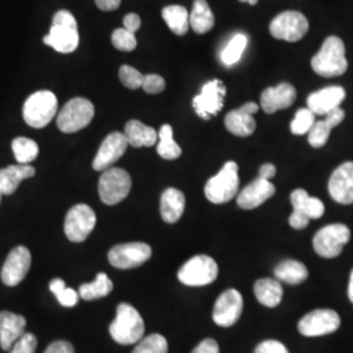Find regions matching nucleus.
<instances>
[{"instance_id": "nucleus-1", "label": "nucleus", "mask_w": 353, "mask_h": 353, "mask_svg": "<svg viewBox=\"0 0 353 353\" xmlns=\"http://www.w3.org/2000/svg\"><path fill=\"white\" fill-rule=\"evenodd\" d=\"M310 63L316 75L323 77L344 75L348 70L344 42L336 36L326 38L319 51L312 58Z\"/></svg>"}, {"instance_id": "nucleus-2", "label": "nucleus", "mask_w": 353, "mask_h": 353, "mask_svg": "<svg viewBox=\"0 0 353 353\" xmlns=\"http://www.w3.org/2000/svg\"><path fill=\"white\" fill-rule=\"evenodd\" d=\"M109 332L118 344L130 345L139 343L144 335L143 318L130 303H119L117 307V316L109 327Z\"/></svg>"}, {"instance_id": "nucleus-3", "label": "nucleus", "mask_w": 353, "mask_h": 353, "mask_svg": "<svg viewBox=\"0 0 353 353\" xmlns=\"http://www.w3.org/2000/svg\"><path fill=\"white\" fill-rule=\"evenodd\" d=\"M43 42L62 54L75 51L79 46V32L74 14L64 10L55 13L50 33L43 38Z\"/></svg>"}, {"instance_id": "nucleus-4", "label": "nucleus", "mask_w": 353, "mask_h": 353, "mask_svg": "<svg viewBox=\"0 0 353 353\" xmlns=\"http://www.w3.org/2000/svg\"><path fill=\"white\" fill-rule=\"evenodd\" d=\"M239 188V165L234 161H228L223 169L205 183L204 194L210 202L224 204L230 202L237 195Z\"/></svg>"}, {"instance_id": "nucleus-5", "label": "nucleus", "mask_w": 353, "mask_h": 353, "mask_svg": "<svg viewBox=\"0 0 353 353\" xmlns=\"http://www.w3.org/2000/svg\"><path fill=\"white\" fill-rule=\"evenodd\" d=\"M58 112V99L50 90H39L28 97L23 115L33 128H43L50 123Z\"/></svg>"}, {"instance_id": "nucleus-6", "label": "nucleus", "mask_w": 353, "mask_h": 353, "mask_svg": "<svg viewBox=\"0 0 353 353\" xmlns=\"http://www.w3.org/2000/svg\"><path fill=\"white\" fill-rule=\"evenodd\" d=\"M94 117L93 103L83 99L76 97L67 102L58 114L57 125L64 134H74L88 126Z\"/></svg>"}, {"instance_id": "nucleus-7", "label": "nucleus", "mask_w": 353, "mask_h": 353, "mask_svg": "<svg viewBox=\"0 0 353 353\" xmlns=\"http://www.w3.org/2000/svg\"><path fill=\"white\" fill-rule=\"evenodd\" d=\"M219 275V267L211 256L196 255L189 259L178 271V279L189 287H204L214 283Z\"/></svg>"}, {"instance_id": "nucleus-8", "label": "nucleus", "mask_w": 353, "mask_h": 353, "mask_svg": "<svg viewBox=\"0 0 353 353\" xmlns=\"http://www.w3.org/2000/svg\"><path fill=\"white\" fill-rule=\"evenodd\" d=\"M293 212L290 216V225L301 230L307 227L310 220H316L325 214V204L314 196H310L303 189L294 190L290 194Z\"/></svg>"}, {"instance_id": "nucleus-9", "label": "nucleus", "mask_w": 353, "mask_h": 353, "mask_svg": "<svg viewBox=\"0 0 353 353\" xmlns=\"http://www.w3.org/2000/svg\"><path fill=\"white\" fill-rule=\"evenodd\" d=\"M351 239V230L344 224H330L319 229L313 239V248L322 258L332 259L341 255Z\"/></svg>"}, {"instance_id": "nucleus-10", "label": "nucleus", "mask_w": 353, "mask_h": 353, "mask_svg": "<svg viewBox=\"0 0 353 353\" xmlns=\"http://www.w3.org/2000/svg\"><path fill=\"white\" fill-rule=\"evenodd\" d=\"M132 186L131 176L121 168H109L103 170L99 181V192L102 202L115 205L126 199Z\"/></svg>"}, {"instance_id": "nucleus-11", "label": "nucleus", "mask_w": 353, "mask_h": 353, "mask_svg": "<svg viewBox=\"0 0 353 353\" xmlns=\"http://www.w3.org/2000/svg\"><path fill=\"white\" fill-rule=\"evenodd\" d=\"M309 30V21L303 13L285 11L279 13L270 24L272 37L287 42H297L305 37Z\"/></svg>"}, {"instance_id": "nucleus-12", "label": "nucleus", "mask_w": 353, "mask_h": 353, "mask_svg": "<svg viewBox=\"0 0 353 353\" xmlns=\"http://www.w3.org/2000/svg\"><path fill=\"white\" fill-rule=\"evenodd\" d=\"M225 96H227V88L221 80L214 79L205 83L203 85L201 94L195 96L192 100L195 113L204 121L211 119V117L217 115L223 109Z\"/></svg>"}, {"instance_id": "nucleus-13", "label": "nucleus", "mask_w": 353, "mask_h": 353, "mask_svg": "<svg viewBox=\"0 0 353 353\" xmlns=\"http://www.w3.org/2000/svg\"><path fill=\"white\" fill-rule=\"evenodd\" d=\"M96 227V214L87 204L74 205L64 220V233L72 242H83Z\"/></svg>"}, {"instance_id": "nucleus-14", "label": "nucleus", "mask_w": 353, "mask_h": 353, "mask_svg": "<svg viewBox=\"0 0 353 353\" xmlns=\"http://www.w3.org/2000/svg\"><path fill=\"white\" fill-rule=\"evenodd\" d=\"M341 316L335 310L316 309L300 319L299 331L309 338L323 336L335 332L341 327Z\"/></svg>"}, {"instance_id": "nucleus-15", "label": "nucleus", "mask_w": 353, "mask_h": 353, "mask_svg": "<svg viewBox=\"0 0 353 353\" xmlns=\"http://www.w3.org/2000/svg\"><path fill=\"white\" fill-rule=\"evenodd\" d=\"M152 256L150 245L144 242H128L114 246L108 254L110 265L119 270L137 268Z\"/></svg>"}, {"instance_id": "nucleus-16", "label": "nucleus", "mask_w": 353, "mask_h": 353, "mask_svg": "<svg viewBox=\"0 0 353 353\" xmlns=\"http://www.w3.org/2000/svg\"><path fill=\"white\" fill-rule=\"evenodd\" d=\"M243 309V299L237 290H227L220 294L214 306L212 318L220 327H230L239 322Z\"/></svg>"}, {"instance_id": "nucleus-17", "label": "nucleus", "mask_w": 353, "mask_h": 353, "mask_svg": "<svg viewBox=\"0 0 353 353\" xmlns=\"http://www.w3.org/2000/svg\"><path fill=\"white\" fill-rule=\"evenodd\" d=\"M32 265V255L26 246H17L8 254L3 268L1 281L8 287H16L26 279Z\"/></svg>"}, {"instance_id": "nucleus-18", "label": "nucleus", "mask_w": 353, "mask_h": 353, "mask_svg": "<svg viewBox=\"0 0 353 353\" xmlns=\"http://www.w3.org/2000/svg\"><path fill=\"white\" fill-rule=\"evenodd\" d=\"M128 141L123 132H112L102 141L101 147L93 160V169L103 172L112 168L126 152Z\"/></svg>"}, {"instance_id": "nucleus-19", "label": "nucleus", "mask_w": 353, "mask_h": 353, "mask_svg": "<svg viewBox=\"0 0 353 353\" xmlns=\"http://www.w3.org/2000/svg\"><path fill=\"white\" fill-rule=\"evenodd\" d=\"M328 192L339 204L353 203V163L347 161L338 166L328 181Z\"/></svg>"}, {"instance_id": "nucleus-20", "label": "nucleus", "mask_w": 353, "mask_h": 353, "mask_svg": "<svg viewBox=\"0 0 353 353\" xmlns=\"http://www.w3.org/2000/svg\"><path fill=\"white\" fill-rule=\"evenodd\" d=\"M297 97L296 88L290 83H280L276 87H268L261 96V106L265 114H274L290 108Z\"/></svg>"}, {"instance_id": "nucleus-21", "label": "nucleus", "mask_w": 353, "mask_h": 353, "mask_svg": "<svg viewBox=\"0 0 353 353\" xmlns=\"http://www.w3.org/2000/svg\"><path fill=\"white\" fill-rule=\"evenodd\" d=\"M276 192V188L271 181L256 178L250 185L241 191L237 196V204L242 210H254L272 198Z\"/></svg>"}, {"instance_id": "nucleus-22", "label": "nucleus", "mask_w": 353, "mask_h": 353, "mask_svg": "<svg viewBox=\"0 0 353 353\" xmlns=\"http://www.w3.org/2000/svg\"><path fill=\"white\" fill-rule=\"evenodd\" d=\"M345 99V89L339 85L316 90L307 97V108L316 115H326L331 110L341 108Z\"/></svg>"}, {"instance_id": "nucleus-23", "label": "nucleus", "mask_w": 353, "mask_h": 353, "mask_svg": "<svg viewBox=\"0 0 353 353\" xmlns=\"http://www.w3.org/2000/svg\"><path fill=\"white\" fill-rule=\"evenodd\" d=\"M26 316L11 312H0V347L3 351H10L13 343L26 331Z\"/></svg>"}, {"instance_id": "nucleus-24", "label": "nucleus", "mask_w": 353, "mask_h": 353, "mask_svg": "<svg viewBox=\"0 0 353 353\" xmlns=\"http://www.w3.org/2000/svg\"><path fill=\"white\" fill-rule=\"evenodd\" d=\"M186 199L182 191L174 188L165 190L160 201V212L165 223L174 224L185 212Z\"/></svg>"}, {"instance_id": "nucleus-25", "label": "nucleus", "mask_w": 353, "mask_h": 353, "mask_svg": "<svg viewBox=\"0 0 353 353\" xmlns=\"http://www.w3.org/2000/svg\"><path fill=\"white\" fill-rule=\"evenodd\" d=\"M36 169L29 164L10 165L0 169V190L3 195H12L21 181L32 178Z\"/></svg>"}, {"instance_id": "nucleus-26", "label": "nucleus", "mask_w": 353, "mask_h": 353, "mask_svg": "<svg viewBox=\"0 0 353 353\" xmlns=\"http://www.w3.org/2000/svg\"><path fill=\"white\" fill-rule=\"evenodd\" d=\"M123 134L128 144L135 148L152 147L159 140V132L153 127L147 126L137 119L127 122Z\"/></svg>"}, {"instance_id": "nucleus-27", "label": "nucleus", "mask_w": 353, "mask_h": 353, "mask_svg": "<svg viewBox=\"0 0 353 353\" xmlns=\"http://www.w3.org/2000/svg\"><path fill=\"white\" fill-rule=\"evenodd\" d=\"M254 293L259 303L267 307H276L283 300V285L278 279H259L254 284Z\"/></svg>"}, {"instance_id": "nucleus-28", "label": "nucleus", "mask_w": 353, "mask_h": 353, "mask_svg": "<svg viewBox=\"0 0 353 353\" xmlns=\"http://www.w3.org/2000/svg\"><path fill=\"white\" fill-rule=\"evenodd\" d=\"M275 276L279 281L290 285H299L307 279L309 271L301 262L294 259H285L275 267Z\"/></svg>"}, {"instance_id": "nucleus-29", "label": "nucleus", "mask_w": 353, "mask_h": 353, "mask_svg": "<svg viewBox=\"0 0 353 353\" xmlns=\"http://www.w3.org/2000/svg\"><path fill=\"white\" fill-rule=\"evenodd\" d=\"M214 26V16L207 0H195L190 13V26L198 34L208 33Z\"/></svg>"}, {"instance_id": "nucleus-30", "label": "nucleus", "mask_w": 353, "mask_h": 353, "mask_svg": "<svg viewBox=\"0 0 353 353\" xmlns=\"http://www.w3.org/2000/svg\"><path fill=\"white\" fill-rule=\"evenodd\" d=\"M224 122L228 131L240 138L250 137L256 128V122L254 117L242 112L241 109H236L228 113Z\"/></svg>"}, {"instance_id": "nucleus-31", "label": "nucleus", "mask_w": 353, "mask_h": 353, "mask_svg": "<svg viewBox=\"0 0 353 353\" xmlns=\"http://www.w3.org/2000/svg\"><path fill=\"white\" fill-rule=\"evenodd\" d=\"M161 14L165 23L174 34L183 36L188 33L190 28V14L185 7L168 6L163 10Z\"/></svg>"}, {"instance_id": "nucleus-32", "label": "nucleus", "mask_w": 353, "mask_h": 353, "mask_svg": "<svg viewBox=\"0 0 353 353\" xmlns=\"http://www.w3.org/2000/svg\"><path fill=\"white\" fill-rule=\"evenodd\" d=\"M112 290H113V281L106 274L101 272L92 283L80 285L79 297H81L84 301H92V300L106 297Z\"/></svg>"}, {"instance_id": "nucleus-33", "label": "nucleus", "mask_w": 353, "mask_h": 353, "mask_svg": "<svg viewBox=\"0 0 353 353\" xmlns=\"http://www.w3.org/2000/svg\"><path fill=\"white\" fill-rule=\"evenodd\" d=\"M157 153L164 160H176L182 154L181 147L176 144L173 138V128L170 125L161 126L159 131Z\"/></svg>"}, {"instance_id": "nucleus-34", "label": "nucleus", "mask_w": 353, "mask_h": 353, "mask_svg": "<svg viewBox=\"0 0 353 353\" xmlns=\"http://www.w3.org/2000/svg\"><path fill=\"white\" fill-rule=\"evenodd\" d=\"M248 36L243 33H237L228 42L225 49L221 52V62L230 67L240 62L241 57L248 46Z\"/></svg>"}, {"instance_id": "nucleus-35", "label": "nucleus", "mask_w": 353, "mask_h": 353, "mask_svg": "<svg viewBox=\"0 0 353 353\" xmlns=\"http://www.w3.org/2000/svg\"><path fill=\"white\" fill-rule=\"evenodd\" d=\"M12 151L19 164H29L37 159L39 148L34 140L16 138L12 141Z\"/></svg>"}, {"instance_id": "nucleus-36", "label": "nucleus", "mask_w": 353, "mask_h": 353, "mask_svg": "<svg viewBox=\"0 0 353 353\" xmlns=\"http://www.w3.org/2000/svg\"><path fill=\"white\" fill-rule=\"evenodd\" d=\"M132 353H168V341L160 334H152L141 339Z\"/></svg>"}, {"instance_id": "nucleus-37", "label": "nucleus", "mask_w": 353, "mask_h": 353, "mask_svg": "<svg viewBox=\"0 0 353 353\" xmlns=\"http://www.w3.org/2000/svg\"><path fill=\"white\" fill-rule=\"evenodd\" d=\"M314 122H316V114L313 113L309 108L300 109L290 123V131L294 135H305L309 132V130L314 125Z\"/></svg>"}, {"instance_id": "nucleus-38", "label": "nucleus", "mask_w": 353, "mask_h": 353, "mask_svg": "<svg viewBox=\"0 0 353 353\" xmlns=\"http://www.w3.org/2000/svg\"><path fill=\"white\" fill-rule=\"evenodd\" d=\"M331 127L328 126L326 121H316L314 125L307 132V141L313 148H322L326 145L330 134H331Z\"/></svg>"}, {"instance_id": "nucleus-39", "label": "nucleus", "mask_w": 353, "mask_h": 353, "mask_svg": "<svg viewBox=\"0 0 353 353\" xmlns=\"http://www.w3.org/2000/svg\"><path fill=\"white\" fill-rule=\"evenodd\" d=\"M112 42H113L114 48L117 50L121 51H134L138 45L135 33L128 32L125 28L114 30Z\"/></svg>"}, {"instance_id": "nucleus-40", "label": "nucleus", "mask_w": 353, "mask_h": 353, "mask_svg": "<svg viewBox=\"0 0 353 353\" xmlns=\"http://www.w3.org/2000/svg\"><path fill=\"white\" fill-rule=\"evenodd\" d=\"M143 77L138 70L131 65H122L119 68V79L122 84L128 89H138L143 84Z\"/></svg>"}, {"instance_id": "nucleus-41", "label": "nucleus", "mask_w": 353, "mask_h": 353, "mask_svg": "<svg viewBox=\"0 0 353 353\" xmlns=\"http://www.w3.org/2000/svg\"><path fill=\"white\" fill-rule=\"evenodd\" d=\"M36 350H37V338L30 332H24L17 341L13 343L10 353H34Z\"/></svg>"}, {"instance_id": "nucleus-42", "label": "nucleus", "mask_w": 353, "mask_h": 353, "mask_svg": "<svg viewBox=\"0 0 353 353\" xmlns=\"http://www.w3.org/2000/svg\"><path fill=\"white\" fill-rule=\"evenodd\" d=\"M141 87L150 94H157L164 90L165 80L160 75H145L143 77Z\"/></svg>"}, {"instance_id": "nucleus-43", "label": "nucleus", "mask_w": 353, "mask_h": 353, "mask_svg": "<svg viewBox=\"0 0 353 353\" xmlns=\"http://www.w3.org/2000/svg\"><path fill=\"white\" fill-rule=\"evenodd\" d=\"M255 353H290L288 348L278 341H265L258 344Z\"/></svg>"}, {"instance_id": "nucleus-44", "label": "nucleus", "mask_w": 353, "mask_h": 353, "mask_svg": "<svg viewBox=\"0 0 353 353\" xmlns=\"http://www.w3.org/2000/svg\"><path fill=\"white\" fill-rule=\"evenodd\" d=\"M55 297L59 303L65 307H72L79 301V293L72 288H67V287L61 290L59 293H57Z\"/></svg>"}, {"instance_id": "nucleus-45", "label": "nucleus", "mask_w": 353, "mask_h": 353, "mask_svg": "<svg viewBox=\"0 0 353 353\" xmlns=\"http://www.w3.org/2000/svg\"><path fill=\"white\" fill-rule=\"evenodd\" d=\"M45 353H75L74 345L65 341H52Z\"/></svg>"}, {"instance_id": "nucleus-46", "label": "nucleus", "mask_w": 353, "mask_h": 353, "mask_svg": "<svg viewBox=\"0 0 353 353\" xmlns=\"http://www.w3.org/2000/svg\"><path fill=\"white\" fill-rule=\"evenodd\" d=\"M344 118H345V112L341 108H336V109L331 110L330 113L325 115V121L327 122L328 126L331 128L339 126L341 122L344 121Z\"/></svg>"}, {"instance_id": "nucleus-47", "label": "nucleus", "mask_w": 353, "mask_h": 353, "mask_svg": "<svg viewBox=\"0 0 353 353\" xmlns=\"http://www.w3.org/2000/svg\"><path fill=\"white\" fill-rule=\"evenodd\" d=\"M220 348L217 341L214 339H204L201 341L196 348H194V351L191 353H219Z\"/></svg>"}, {"instance_id": "nucleus-48", "label": "nucleus", "mask_w": 353, "mask_h": 353, "mask_svg": "<svg viewBox=\"0 0 353 353\" xmlns=\"http://www.w3.org/2000/svg\"><path fill=\"white\" fill-rule=\"evenodd\" d=\"M123 26L125 29L131 33H135L139 30L140 26H141V20L137 13H128L123 19Z\"/></svg>"}, {"instance_id": "nucleus-49", "label": "nucleus", "mask_w": 353, "mask_h": 353, "mask_svg": "<svg viewBox=\"0 0 353 353\" xmlns=\"http://www.w3.org/2000/svg\"><path fill=\"white\" fill-rule=\"evenodd\" d=\"M94 1L101 11H106V12L115 11L122 3V0H94Z\"/></svg>"}, {"instance_id": "nucleus-50", "label": "nucleus", "mask_w": 353, "mask_h": 353, "mask_svg": "<svg viewBox=\"0 0 353 353\" xmlns=\"http://www.w3.org/2000/svg\"><path fill=\"white\" fill-rule=\"evenodd\" d=\"M276 176V166L274 164H263L259 169V178H263L267 181H271V178Z\"/></svg>"}, {"instance_id": "nucleus-51", "label": "nucleus", "mask_w": 353, "mask_h": 353, "mask_svg": "<svg viewBox=\"0 0 353 353\" xmlns=\"http://www.w3.org/2000/svg\"><path fill=\"white\" fill-rule=\"evenodd\" d=\"M49 287H50L51 292H52L54 296H55L57 293H59L61 290L65 288V283H64V280H62V279H52Z\"/></svg>"}, {"instance_id": "nucleus-52", "label": "nucleus", "mask_w": 353, "mask_h": 353, "mask_svg": "<svg viewBox=\"0 0 353 353\" xmlns=\"http://www.w3.org/2000/svg\"><path fill=\"white\" fill-rule=\"evenodd\" d=\"M240 109L242 112H245L246 114L254 115V114L258 113V110H259V105H256L255 102H248V103H245L243 106H241Z\"/></svg>"}, {"instance_id": "nucleus-53", "label": "nucleus", "mask_w": 353, "mask_h": 353, "mask_svg": "<svg viewBox=\"0 0 353 353\" xmlns=\"http://www.w3.org/2000/svg\"><path fill=\"white\" fill-rule=\"evenodd\" d=\"M348 297L351 300V303H353V270L351 272V276H350V285H348Z\"/></svg>"}, {"instance_id": "nucleus-54", "label": "nucleus", "mask_w": 353, "mask_h": 353, "mask_svg": "<svg viewBox=\"0 0 353 353\" xmlns=\"http://www.w3.org/2000/svg\"><path fill=\"white\" fill-rule=\"evenodd\" d=\"M240 1H242V3H249L252 6H255L258 3V0H240Z\"/></svg>"}, {"instance_id": "nucleus-55", "label": "nucleus", "mask_w": 353, "mask_h": 353, "mask_svg": "<svg viewBox=\"0 0 353 353\" xmlns=\"http://www.w3.org/2000/svg\"><path fill=\"white\" fill-rule=\"evenodd\" d=\"M1 195H3V194H1V190H0V198H1Z\"/></svg>"}]
</instances>
